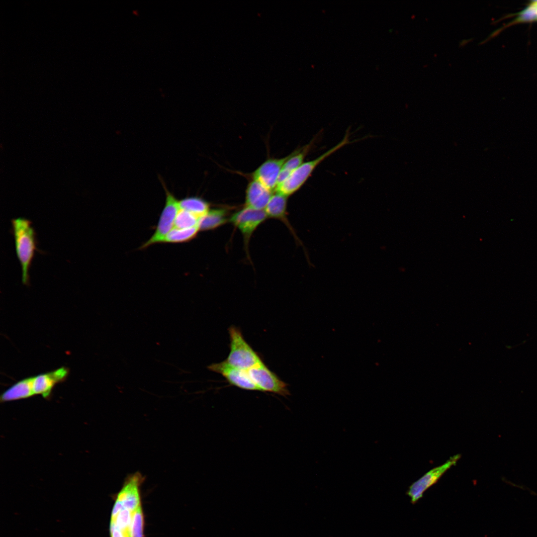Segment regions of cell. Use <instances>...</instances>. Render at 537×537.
<instances>
[{
  "label": "cell",
  "mask_w": 537,
  "mask_h": 537,
  "mask_svg": "<svg viewBox=\"0 0 537 537\" xmlns=\"http://www.w3.org/2000/svg\"><path fill=\"white\" fill-rule=\"evenodd\" d=\"M180 209L187 211L199 218L210 210V204L204 199L197 196L186 197L179 200Z\"/></svg>",
  "instance_id": "cell-16"
},
{
  "label": "cell",
  "mask_w": 537,
  "mask_h": 537,
  "mask_svg": "<svg viewBox=\"0 0 537 537\" xmlns=\"http://www.w3.org/2000/svg\"><path fill=\"white\" fill-rule=\"evenodd\" d=\"M311 143L291 153L285 162L282 169L291 172L303 164V161L311 148Z\"/></svg>",
  "instance_id": "cell-19"
},
{
  "label": "cell",
  "mask_w": 537,
  "mask_h": 537,
  "mask_svg": "<svg viewBox=\"0 0 537 537\" xmlns=\"http://www.w3.org/2000/svg\"><path fill=\"white\" fill-rule=\"evenodd\" d=\"M68 372L66 368L62 367L52 371L33 376L34 394H40L44 398L48 397L54 386L63 381L67 377Z\"/></svg>",
  "instance_id": "cell-11"
},
{
  "label": "cell",
  "mask_w": 537,
  "mask_h": 537,
  "mask_svg": "<svg viewBox=\"0 0 537 537\" xmlns=\"http://www.w3.org/2000/svg\"><path fill=\"white\" fill-rule=\"evenodd\" d=\"M33 395V377H30L20 380L8 388L1 395L0 401L24 399Z\"/></svg>",
  "instance_id": "cell-14"
},
{
  "label": "cell",
  "mask_w": 537,
  "mask_h": 537,
  "mask_svg": "<svg viewBox=\"0 0 537 537\" xmlns=\"http://www.w3.org/2000/svg\"><path fill=\"white\" fill-rule=\"evenodd\" d=\"M288 197L275 192L273 193L264 210L268 218L279 220L284 223L290 230L295 240L302 244L297 237L287 217V205Z\"/></svg>",
  "instance_id": "cell-13"
},
{
  "label": "cell",
  "mask_w": 537,
  "mask_h": 537,
  "mask_svg": "<svg viewBox=\"0 0 537 537\" xmlns=\"http://www.w3.org/2000/svg\"><path fill=\"white\" fill-rule=\"evenodd\" d=\"M460 457V454L450 457L445 463L433 468L414 482L407 492L411 502L414 504L421 498L426 490L435 484L446 471L455 465Z\"/></svg>",
  "instance_id": "cell-7"
},
{
  "label": "cell",
  "mask_w": 537,
  "mask_h": 537,
  "mask_svg": "<svg viewBox=\"0 0 537 537\" xmlns=\"http://www.w3.org/2000/svg\"><path fill=\"white\" fill-rule=\"evenodd\" d=\"M526 9L530 15L531 20H537V1L533 2Z\"/></svg>",
  "instance_id": "cell-22"
},
{
  "label": "cell",
  "mask_w": 537,
  "mask_h": 537,
  "mask_svg": "<svg viewBox=\"0 0 537 537\" xmlns=\"http://www.w3.org/2000/svg\"><path fill=\"white\" fill-rule=\"evenodd\" d=\"M199 218L187 211L180 209L175 219L174 228L186 229L198 226Z\"/></svg>",
  "instance_id": "cell-20"
},
{
  "label": "cell",
  "mask_w": 537,
  "mask_h": 537,
  "mask_svg": "<svg viewBox=\"0 0 537 537\" xmlns=\"http://www.w3.org/2000/svg\"><path fill=\"white\" fill-rule=\"evenodd\" d=\"M230 353L225 360L237 368L248 370L263 363L259 356L244 339L241 331L235 326L228 329Z\"/></svg>",
  "instance_id": "cell-3"
},
{
  "label": "cell",
  "mask_w": 537,
  "mask_h": 537,
  "mask_svg": "<svg viewBox=\"0 0 537 537\" xmlns=\"http://www.w3.org/2000/svg\"><path fill=\"white\" fill-rule=\"evenodd\" d=\"M261 391H266L286 397L290 395L286 383L280 380L263 363L247 370Z\"/></svg>",
  "instance_id": "cell-6"
},
{
  "label": "cell",
  "mask_w": 537,
  "mask_h": 537,
  "mask_svg": "<svg viewBox=\"0 0 537 537\" xmlns=\"http://www.w3.org/2000/svg\"><path fill=\"white\" fill-rule=\"evenodd\" d=\"M289 155L282 158H270L265 161L253 173V179L271 191L275 190L278 176Z\"/></svg>",
  "instance_id": "cell-10"
},
{
  "label": "cell",
  "mask_w": 537,
  "mask_h": 537,
  "mask_svg": "<svg viewBox=\"0 0 537 537\" xmlns=\"http://www.w3.org/2000/svg\"><path fill=\"white\" fill-rule=\"evenodd\" d=\"M144 479L138 471L128 475L116 496L115 501L124 508L134 512L141 505L140 486Z\"/></svg>",
  "instance_id": "cell-8"
},
{
  "label": "cell",
  "mask_w": 537,
  "mask_h": 537,
  "mask_svg": "<svg viewBox=\"0 0 537 537\" xmlns=\"http://www.w3.org/2000/svg\"><path fill=\"white\" fill-rule=\"evenodd\" d=\"M268 218L264 210H257L244 207L234 213L229 222L241 233L245 246L248 250L252 235L257 228Z\"/></svg>",
  "instance_id": "cell-5"
},
{
  "label": "cell",
  "mask_w": 537,
  "mask_h": 537,
  "mask_svg": "<svg viewBox=\"0 0 537 537\" xmlns=\"http://www.w3.org/2000/svg\"><path fill=\"white\" fill-rule=\"evenodd\" d=\"M349 139V135L348 133H346L343 140L335 146L317 158L304 162L291 172L284 182L277 186L276 191L287 197L292 195L302 187L316 168L322 161L343 147L350 143Z\"/></svg>",
  "instance_id": "cell-2"
},
{
  "label": "cell",
  "mask_w": 537,
  "mask_h": 537,
  "mask_svg": "<svg viewBox=\"0 0 537 537\" xmlns=\"http://www.w3.org/2000/svg\"><path fill=\"white\" fill-rule=\"evenodd\" d=\"M134 512L122 508L115 516L111 517L110 526L115 527L131 536V527Z\"/></svg>",
  "instance_id": "cell-18"
},
{
  "label": "cell",
  "mask_w": 537,
  "mask_h": 537,
  "mask_svg": "<svg viewBox=\"0 0 537 537\" xmlns=\"http://www.w3.org/2000/svg\"><path fill=\"white\" fill-rule=\"evenodd\" d=\"M31 224L30 220L24 218L11 220L16 255L21 267L22 282L25 285L29 283L28 271L37 250L36 234Z\"/></svg>",
  "instance_id": "cell-1"
},
{
  "label": "cell",
  "mask_w": 537,
  "mask_h": 537,
  "mask_svg": "<svg viewBox=\"0 0 537 537\" xmlns=\"http://www.w3.org/2000/svg\"><path fill=\"white\" fill-rule=\"evenodd\" d=\"M198 226L186 229L174 228L164 237L161 243H182L189 242L197 236Z\"/></svg>",
  "instance_id": "cell-17"
},
{
  "label": "cell",
  "mask_w": 537,
  "mask_h": 537,
  "mask_svg": "<svg viewBox=\"0 0 537 537\" xmlns=\"http://www.w3.org/2000/svg\"><path fill=\"white\" fill-rule=\"evenodd\" d=\"M227 216L228 211L226 209L219 208L210 209L199 218V230H212L224 225L229 221V218Z\"/></svg>",
  "instance_id": "cell-15"
},
{
  "label": "cell",
  "mask_w": 537,
  "mask_h": 537,
  "mask_svg": "<svg viewBox=\"0 0 537 537\" xmlns=\"http://www.w3.org/2000/svg\"><path fill=\"white\" fill-rule=\"evenodd\" d=\"M163 187L166 196L164 207L154 233L147 241L140 246V250L145 249L154 244L161 243L166 235L174 227L176 216L180 209L179 200L169 191L165 185Z\"/></svg>",
  "instance_id": "cell-4"
},
{
  "label": "cell",
  "mask_w": 537,
  "mask_h": 537,
  "mask_svg": "<svg viewBox=\"0 0 537 537\" xmlns=\"http://www.w3.org/2000/svg\"><path fill=\"white\" fill-rule=\"evenodd\" d=\"M272 194V191L253 179L249 183L246 188L245 206L257 210H264Z\"/></svg>",
  "instance_id": "cell-12"
},
{
  "label": "cell",
  "mask_w": 537,
  "mask_h": 537,
  "mask_svg": "<svg viewBox=\"0 0 537 537\" xmlns=\"http://www.w3.org/2000/svg\"><path fill=\"white\" fill-rule=\"evenodd\" d=\"M110 533L111 537H132L113 526H110Z\"/></svg>",
  "instance_id": "cell-23"
},
{
  "label": "cell",
  "mask_w": 537,
  "mask_h": 537,
  "mask_svg": "<svg viewBox=\"0 0 537 537\" xmlns=\"http://www.w3.org/2000/svg\"><path fill=\"white\" fill-rule=\"evenodd\" d=\"M144 519L141 505L134 512L131 527L132 537H143Z\"/></svg>",
  "instance_id": "cell-21"
},
{
  "label": "cell",
  "mask_w": 537,
  "mask_h": 537,
  "mask_svg": "<svg viewBox=\"0 0 537 537\" xmlns=\"http://www.w3.org/2000/svg\"><path fill=\"white\" fill-rule=\"evenodd\" d=\"M207 368L211 371L222 375L233 386L244 390L260 391L250 378L247 370L230 365L225 360L219 363H212Z\"/></svg>",
  "instance_id": "cell-9"
}]
</instances>
